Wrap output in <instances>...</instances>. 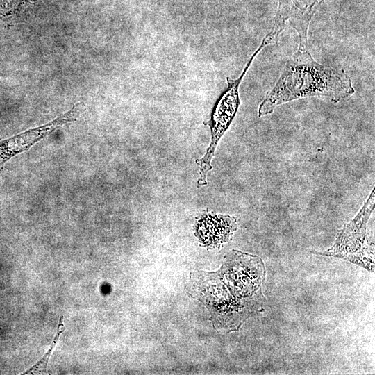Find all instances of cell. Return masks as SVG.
I'll return each mask as SVG.
<instances>
[{
	"instance_id": "obj_1",
	"label": "cell",
	"mask_w": 375,
	"mask_h": 375,
	"mask_svg": "<svg viewBox=\"0 0 375 375\" xmlns=\"http://www.w3.org/2000/svg\"><path fill=\"white\" fill-rule=\"evenodd\" d=\"M354 92L351 78L343 69L319 63L307 47L299 46L260 103L258 117L269 115L278 106L298 99L326 97L338 103Z\"/></svg>"
},
{
	"instance_id": "obj_6",
	"label": "cell",
	"mask_w": 375,
	"mask_h": 375,
	"mask_svg": "<svg viewBox=\"0 0 375 375\" xmlns=\"http://www.w3.org/2000/svg\"><path fill=\"white\" fill-rule=\"evenodd\" d=\"M237 228L238 222L234 217L208 212L197 222L195 231L203 244L218 247L231 238Z\"/></svg>"
},
{
	"instance_id": "obj_4",
	"label": "cell",
	"mask_w": 375,
	"mask_h": 375,
	"mask_svg": "<svg viewBox=\"0 0 375 375\" xmlns=\"http://www.w3.org/2000/svg\"><path fill=\"white\" fill-rule=\"evenodd\" d=\"M265 46V43L262 42L247 62L239 77L237 78L226 77L227 87L217 99L212 108L209 121L211 133L210 144L206 150V154L202 158L196 160V163L199 166V178L197 181L198 186L206 185L207 184L206 175L212 169L211 161L217 144L229 128L240 105V85L251 65L253 60Z\"/></svg>"
},
{
	"instance_id": "obj_7",
	"label": "cell",
	"mask_w": 375,
	"mask_h": 375,
	"mask_svg": "<svg viewBox=\"0 0 375 375\" xmlns=\"http://www.w3.org/2000/svg\"><path fill=\"white\" fill-rule=\"evenodd\" d=\"M63 315H61L59 324L58 326V329L56 334L53 338V340L51 344L50 348L47 352L44 355V356L32 367L27 370L24 374H47V367L50 358L51 353L53 351L57 342L59 340L60 334L65 331V326L62 323Z\"/></svg>"
},
{
	"instance_id": "obj_2",
	"label": "cell",
	"mask_w": 375,
	"mask_h": 375,
	"mask_svg": "<svg viewBox=\"0 0 375 375\" xmlns=\"http://www.w3.org/2000/svg\"><path fill=\"white\" fill-rule=\"evenodd\" d=\"M224 265L219 274L223 278V326L233 331L248 317L264 311L266 270L260 258L235 250L226 256Z\"/></svg>"
},
{
	"instance_id": "obj_3",
	"label": "cell",
	"mask_w": 375,
	"mask_h": 375,
	"mask_svg": "<svg viewBox=\"0 0 375 375\" xmlns=\"http://www.w3.org/2000/svg\"><path fill=\"white\" fill-rule=\"evenodd\" d=\"M375 206V189L373 188L357 215L338 231L335 244L316 254L347 259L374 272V245L367 234V224Z\"/></svg>"
},
{
	"instance_id": "obj_5",
	"label": "cell",
	"mask_w": 375,
	"mask_h": 375,
	"mask_svg": "<svg viewBox=\"0 0 375 375\" xmlns=\"http://www.w3.org/2000/svg\"><path fill=\"white\" fill-rule=\"evenodd\" d=\"M85 110V104L78 102L70 110L44 125L0 141V171L12 157L29 149L37 142L62 125L77 120Z\"/></svg>"
}]
</instances>
